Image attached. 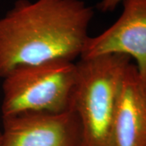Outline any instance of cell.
I'll use <instances>...</instances> for the list:
<instances>
[{"label": "cell", "instance_id": "cell-6", "mask_svg": "<svg viewBox=\"0 0 146 146\" xmlns=\"http://www.w3.org/2000/svg\"><path fill=\"white\" fill-rule=\"evenodd\" d=\"M114 146H146V80L134 63L127 66L121 85Z\"/></svg>", "mask_w": 146, "mask_h": 146}, {"label": "cell", "instance_id": "cell-7", "mask_svg": "<svg viewBox=\"0 0 146 146\" xmlns=\"http://www.w3.org/2000/svg\"><path fill=\"white\" fill-rule=\"evenodd\" d=\"M123 0H102L98 3L97 8L102 12H110L116 9Z\"/></svg>", "mask_w": 146, "mask_h": 146}, {"label": "cell", "instance_id": "cell-5", "mask_svg": "<svg viewBox=\"0 0 146 146\" xmlns=\"http://www.w3.org/2000/svg\"><path fill=\"white\" fill-rule=\"evenodd\" d=\"M123 11L115 23L96 36H89L80 58L125 54L135 60L146 80V0H123Z\"/></svg>", "mask_w": 146, "mask_h": 146}, {"label": "cell", "instance_id": "cell-4", "mask_svg": "<svg viewBox=\"0 0 146 146\" xmlns=\"http://www.w3.org/2000/svg\"><path fill=\"white\" fill-rule=\"evenodd\" d=\"M2 118L0 146H80V125L72 106L62 113L25 112Z\"/></svg>", "mask_w": 146, "mask_h": 146}, {"label": "cell", "instance_id": "cell-3", "mask_svg": "<svg viewBox=\"0 0 146 146\" xmlns=\"http://www.w3.org/2000/svg\"><path fill=\"white\" fill-rule=\"evenodd\" d=\"M77 64L67 60L23 65L3 78L2 117L25 112L62 113L72 106Z\"/></svg>", "mask_w": 146, "mask_h": 146}, {"label": "cell", "instance_id": "cell-2", "mask_svg": "<svg viewBox=\"0 0 146 146\" xmlns=\"http://www.w3.org/2000/svg\"><path fill=\"white\" fill-rule=\"evenodd\" d=\"M130 63L125 54H107L76 63L72 107L80 125V146H114L120 89Z\"/></svg>", "mask_w": 146, "mask_h": 146}, {"label": "cell", "instance_id": "cell-1", "mask_svg": "<svg viewBox=\"0 0 146 146\" xmlns=\"http://www.w3.org/2000/svg\"><path fill=\"white\" fill-rule=\"evenodd\" d=\"M94 15L82 0H17L0 18V79L19 66L80 58Z\"/></svg>", "mask_w": 146, "mask_h": 146}, {"label": "cell", "instance_id": "cell-8", "mask_svg": "<svg viewBox=\"0 0 146 146\" xmlns=\"http://www.w3.org/2000/svg\"><path fill=\"white\" fill-rule=\"evenodd\" d=\"M0 141H1V131H0Z\"/></svg>", "mask_w": 146, "mask_h": 146}]
</instances>
